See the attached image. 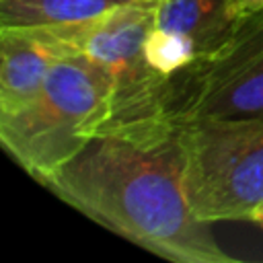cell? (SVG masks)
I'll return each instance as SVG.
<instances>
[{
    "instance_id": "cell-1",
    "label": "cell",
    "mask_w": 263,
    "mask_h": 263,
    "mask_svg": "<svg viewBox=\"0 0 263 263\" xmlns=\"http://www.w3.org/2000/svg\"><path fill=\"white\" fill-rule=\"evenodd\" d=\"M45 187L90 220L162 259L234 261L189 205L179 129L166 121L97 134Z\"/></svg>"
},
{
    "instance_id": "cell-2",
    "label": "cell",
    "mask_w": 263,
    "mask_h": 263,
    "mask_svg": "<svg viewBox=\"0 0 263 263\" xmlns=\"http://www.w3.org/2000/svg\"><path fill=\"white\" fill-rule=\"evenodd\" d=\"M111 76L84 55H66L41 90L18 111L0 113V142L12 160L41 185L109 119Z\"/></svg>"
},
{
    "instance_id": "cell-3",
    "label": "cell",
    "mask_w": 263,
    "mask_h": 263,
    "mask_svg": "<svg viewBox=\"0 0 263 263\" xmlns=\"http://www.w3.org/2000/svg\"><path fill=\"white\" fill-rule=\"evenodd\" d=\"M177 129L193 214L208 224L253 222L263 205V115L195 119Z\"/></svg>"
},
{
    "instance_id": "cell-4",
    "label": "cell",
    "mask_w": 263,
    "mask_h": 263,
    "mask_svg": "<svg viewBox=\"0 0 263 263\" xmlns=\"http://www.w3.org/2000/svg\"><path fill=\"white\" fill-rule=\"evenodd\" d=\"M154 25L156 0L125 4L80 23L45 27L70 55H84L111 76V111L99 134L166 121L162 115L166 76L154 72L144 58V39Z\"/></svg>"
},
{
    "instance_id": "cell-5",
    "label": "cell",
    "mask_w": 263,
    "mask_h": 263,
    "mask_svg": "<svg viewBox=\"0 0 263 263\" xmlns=\"http://www.w3.org/2000/svg\"><path fill=\"white\" fill-rule=\"evenodd\" d=\"M162 115L173 125L263 115V10L238 18L220 41L164 78Z\"/></svg>"
},
{
    "instance_id": "cell-6",
    "label": "cell",
    "mask_w": 263,
    "mask_h": 263,
    "mask_svg": "<svg viewBox=\"0 0 263 263\" xmlns=\"http://www.w3.org/2000/svg\"><path fill=\"white\" fill-rule=\"evenodd\" d=\"M68 49L45 27H0V113L25 107Z\"/></svg>"
},
{
    "instance_id": "cell-7",
    "label": "cell",
    "mask_w": 263,
    "mask_h": 263,
    "mask_svg": "<svg viewBox=\"0 0 263 263\" xmlns=\"http://www.w3.org/2000/svg\"><path fill=\"white\" fill-rule=\"evenodd\" d=\"M238 18L230 0H156V27L191 35L199 51L220 41Z\"/></svg>"
},
{
    "instance_id": "cell-8",
    "label": "cell",
    "mask_w": 263,
    "mask_h": 263,
    "mask_svg": "<svg viewBox=\"0 0 263 263\" xmlns=\"http://www.w3.org/2000/svg\"><path fill=\"white\" fill-rule=\"evenodd\" d=\"M138 2L152 0H0V27H51L80 23Z\"/></svg>"
},
{
    "instance_id": "cell-9",
    "label": "cell",
    "mask_w": 263,
    "mask_h": 263,
    "mask_svg": "<svg viewBox=\"0 0 263 263\" xmlns=\"http://www.w3.org/2000/svg\"><path fill=\"white\" fill-rule=\"evenodd\" d=\"M197 41L181 31L152 27L144 39V58L150 68L162 76H171L197 58Z\"/></svg>"
},
{
    "instance_id": "cell-10",
    "label": "cell",
    "mask_w": 263,
    "mask_h": 263,
    "mask_svg": "<svg viewBox=\"0 0 263 263\" xmlns=\"http://www.w3.org/2000/svg\"><path fill=\"white\" fill-rule=\"evenodd\" d=\"M230 6L236 16H247L257 10H263V0H230Z\"/></svg>"
},
{
    "instance_id": "cell-11",
    "label": "cell",
    "mask_w": 263,
    "mask_h": 263,
    "mask_svg": "<svg viewBox=\"0 0 263 263\" xmlns=\"http://www.w3.org/2000/svg\"><path fill=\"white\" fill-rule=\"evenodd\" d=\"M253 222H257L259 226H263V205H261V208H259V212L255 214V220H253Z\"/></svg>"
}]
</instances>
